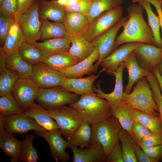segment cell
Wrapping results in <instances>:
<instances>
[{
  "label": "cell",
  "mask_w": 162,
  "mask_h": 162,
  "mask_svg": "<svg viewBox=\"0 0 162 162\" xmlns=\"http://www.w3.org/2000/svg\"><path fill=\"white\" fill-rule=\"evenodd\" d=\"M124 0H94L87 16L89 22L101 14L119 6Z\"/></svg>",
  "instance_id": "obj_36"
},
{
  "label": "cell",
  "mask_w": 162,
  "mask_h": 162,
  "mask_svg": "<svg viewBox=\"0 0 162 162\" xmlns=\"http://www.w3.org/2000/svg\"><path fill=\"white\" fill-rule=\"evenodd\" d=\"M133 51L140 65L150 72L162 60V48L154 45L140 43Z\"/></svg>",
  "instance_id": "obj_12"
},
{
  "label": "cell",
  "mask_w": 162,
  "mask_h": 162,
  "mask_svg": "<svg viewBox=\"0 0 162 162\" xmlns=\"http://www.w3.org/2000/svg\"><path fill=\"white\" fill-rule=\"evenodd\" d=\"M135 121L147 127L150 131L162 134V122L160 116H155L134 109Z\"/></svg>",
  "instance_id": "obj_34"
},
{
  "label": "cell",
  "mask_w": 162,
  "mask_h": 162,
  "mask_svg": "<svg viewBox=\"0 0 162 162\" xmlns=\"http://www.w3.org/2000/svg\"><path fill=\"white\" fill-rule=\"evenodd\" d=\"M27 42L39 50L44 57L61 52H69L71 44L70 38L68 36L62 38L47 40L41 42L36 41Z\"/></svg>",
  "instance_id": "obj_20"
},
{
  "label": "cell",
  "mask_w": 162,
  "mask_h": 162,
  "mask_svg": "<svg viewBox=\"0 0 162 162\" xmlns=\"http://www.w3.org/2000/svg\"><path fill=\"white\" fill-rule=\"evenodd\" d=\"M123 13V8L119 6L101 14L89 22L83 36L91 42L111 28L122 18Z\"/></svg>",
  "instance_id": "obj_7"
},
{
  "label": "cell",
  "mask_w": 162,
  "mask_h": 162,
  "mask_svg": "<svg viewBox=\"0 0 162 162\" xmlns=\"http://www.w3.org/2000/svg\"><path fill=\"white\" fill-rule=\"evenodd\" d=\"M40 40L64 38L68 36L63 22H51L47 20H40Z\"/></svg>",
  "instance_id": "obj_31"
},
{
  "label": "cell",
  "mask_w": 162,
  "mask_h": 162,
  "mask_svg": "<svg viewBox=\"0 0 162 162\" xmlns=\"http://www.w3.org/2000/svg\"><path fill=\"white\" fill-rule=\"evenodd\" d=\"M40 87L30 78H19L12 90L11 95L25 111L34 103Z\"/></svg>",
  "instance_id": "obj_11"
},
{
  "label": "cell",
  "mask_w": 162,
  "mask_h": 162,
  "mask_svg": "<svg viewBox=\"0 0 162 162\" xmlns=\"http://www.w3.org/2000/svg\"><path fill=\"white\" fill-rule=\"evenodd\" d=\"M128 18V16L122 18L110 29L91 41L99 53V58L94 64V73L97 71L102 61L109 55L117 47L116 45L117 34Z\"/></svg>",
  "instance_id": "obj_8"
},
{
  "label": "cell",
  "mask_w": 162,
  "mask_h": 162,
  "mask_svg": "<svg viewBox=\"0 0 162 162\" xmlns=\"http://www.w3.org/2000/svg\"><path fill=\"white\" fill-rule=\"evenodd\" d=\"M133 3L127 7L128 18L123 26V29L117 37L116 45L132 42L155 45L152 32L143 16L144 9L140 4Z\"/></svg>",
  "instance_id": "obj_1"
},
{
  "label": "cell",
  "mask_w": 162,
  "mask_h": 162,
  "mask_svg": "<svg viewBox=\"0 0 162 162\" xmlns=\"http://www.w3.org/2000/svg\"><path fill=\"white\" fill-rule=\"evenodd\" d=\"M8 55L4 50L3 47H0V73L5 70L6 69V61Z\"/></svg>",
  "instance_id": "obj_52"
},
{
  "label": "cell",
  "mask_w": 162,
  "mask_h": 162,
  "mask_svg": "<svg viewBox=\"0 0 162 162\" xmlns=\"http://www.w3.org/2000/svg\"><path fill=\"white\" fill-rule=\"evenodd\" d=\"M140 43L136 42L126 43L114 50L100 63V65L102 69L100 72L101 73L106 72L110 75L114 76L120 64Z\"/></svg>",
  "instance_id": "obj_16"
},
{
  "label": "cell",
  "mask_w": 162,
  "mask_h": 162,
  "mask_svg": "<svg viewBox=\"0 0 162 162\" xmlns=\"http://www.w3.org/2000/svg\"><path fill=\"white\" fill-rule=\"evenodd\" d=\"M123 63L128 75V82L124 92L128 94L131 93V88L135 82L140 79L146 77L151 72L146 70L140 65L133 51L124 60Z\"/></svg>",
  "instance_id": "obj_23"
},
{
  "label": "cell",
  "mask_w": 162,
  "mask_h": 162,
  "mask_svg": "<svg viewBox=\"0 0 162 162\" xmlns=\"http://www.w3.org/2000/svg\"><path fill=\"white\" fill-rule=\"evenodd\" d=\"M65 13L64 6L59 4L57 0L39 1L38 14L40 20L63 22Z\"/></svg>",
  "instance_id": "obj_22"
},
{
  "label": "cell",
  "mask_w": 162,
  "mask_h": 162,
  "mask_svg": "<svg viewBox=\"0 0 162 162\" xmlns=\"http://www.w3.org/2000/svg\"><path fill=\"white\" fill-rule=\"evenodd\" d=\"M146 146H152L162 144V134L150 132L140 142Z\"/></svg>",
  "instance_id": "obj_46"
},
{
  "label": "cell",
  "mask_w": 162,
  "mask_h": 162,
  "mask_svg": "<svg viewBox=\"0 0 162 162\" xmlns=\"http://www.w3.org/2000/svg\"><path fill=\"white\" fill-rule=\"evenodd\" d=\"M5 129L10 133L20 135L26 134L33 130L42 133L46 132L34 119L23 113L7 117Z\"/></svg>",
  "instance_id": "obj_14"
},
{
  "label": "cell",
  "mask_w": 162,
  "mask_h": 162,
  "mask_svg": "<svg viewBox=\"0 0 162 162\" xmlns=\"http://www.w3.org/2000/svg\"><path fill=\"white\" fill-rule=\"evenodd\" d=\"M94 0H78L74 4L64 6L66 12H76L87 16Z\"/></svg>",
  "instance_id": "obj_43"
},
{
  "label": "cell",
  "mask_w": 162,
  "mask_h": 162,
  "mask_svg": "<svg viewBox=\"0 0 162 162\" xmlns=\"http://www.w3.org/2000/svg\"><path fill=\"white\" fill-rule=\"evenodd\" d=\"M111 115L118 119L122 128L130 134L135 121L134 109L128 104H123L117 107L111 108Z\"/></svg>",
  "instance_id": "obj_30"
},
{
  "label": "cell",
  "mask_w": 162,
  "mask_h": 162,
  "mask_svg": "<svg viewBox=\"0 0 162 162\" xmlns=\"http://www.w3.org/2000/svg\"><path fill=\"white\" fill-rule=\"evenodd\" d=\"M6 117L0 114V136H2L5 131V123Z\"/></svg>",
  "instance_id": "obj_54"
},
{
  "label": "cell",
  "mask_w": 162,
  "mask_h": 162,
  "mask_svg": "<svg viewBox=\"0 0 162 162\" xmlns=\"http://www.w3.org/2000/svg\"><path fill=\"white\" fill-rule=\"evenodd\" d=\"M25 41V38L18 23L15 22L11 27L2 47L8 55L17 51Z\"/></svg>",
  "instance_id": "obj_29"
},
{
  "label": "cell",
  "mask_w": 162,
  "mask_h": 162,
  "mask_svg": "<svg viewBox=\"0 0 162 162\" xmlns=\"http://www.w3.org/2000/svg\"><path fill=\"white\" fill-rule=\"evenodd\" d=\"M17 8V0H4L0 5V10L14 17Z\"/></svg>",
  "instance_id": "obj_47"
},
{
  "label": "cell",
  "mask_w": 162,
  "mask_h": 162,
  "mask_svg": "<svg viewBox=\"0 0 162 162\" xmlns=\"http://www.w3.org/2000/svg\"><path fill=\"white\" fill-rule=\"evenodd\" d=\"M101 73L97 75L91 74L85 78H66L61 87L64 90L74 92L79 95L94 94L93 85Z\"/></svg>",
  "instance_id": "obj_19"
},
{
  "label": "cell",
  "mask_w": 162,
  "mask_h": 162,
  "mask_svg": "<svg viewBox=\"0 0 162 162\" xmlns=\"http://www.w3.org/2000/svg\"><path fill=\"white\" fill-rule=\"evenodd\" d=\"M39 1L36 0L17 22L27 42L40 40L41 22L38 14Z\"/></svg>",
  "instance_id": "obj_10"
},
{
  "label": "cell",
  "mask_w": 162,
  "mask_h": 162,
  "mask_svg": "<svg viewBox=\"0 0 162 162\" xmlns=\"http://www.w3.org/2000/svg\"><path fill=\"white\" fill-rule=\"evenodd\" d=\"M92 129L90 125L84 121L67 140L70 146L83 148L90 145Z\"/></svg>",
  "instance_id": "obj_32"
},
{
  "label": "cell",
  "mask_w": 162,
  "mask_h": 162,
  "mask_svg": "<svg viewBox=\"0 0 162 162\" xmlns=\"http://www.w3.org/2000/svg\"><path fill=\"white\" fill-rule=\"evenodd\" d=\"M124 67L123 62L119 65L114 74L115 78V85L113 91L109 94L104 92L102 90L100 81L93 86V90L98 97L104 99L108 102L111 108L117 107L124 104V92H123V73Z\"/></svg>",
  "instance_id": "obj_15"
},
{
  "label": "cell",
  "mask_w": 162,
  "mask_h": 162,
  "mask_svg": "<svg viewBox=\"0 0 162 162\" xmlns=\"http://www.w3.org/2000/svg\"><path fill=\"white\" fill-rule=\"evenodd\" d=\"M119 138L122 143L124 162H137L135 152L136 143L131 135L122 128L119 132Z\"/></svg>",
  "instance_id": "obj_35"
},
{
  "label": "cell",
  "mask_w": 162,
  "mask_h": 162,
  "mask_svg": "<svg viewBox=\"0 0 162 162\" xmlns=\"http://www.w3.org/2000/svg\"><path fill=\"white\" fill-rule=\"evenodd\" d=\"M68 36H83L89 22L87 16L76 12H66L63 22Z\"/></svg>",
  "instance_id": "obj_18"
},
{
  "label": "cell",
  "mask_w": 162,
  "mask_h": 162,
  "mask_svg": "<svg viewBox=\"0 0 162 162\" xmlns=\"http://www.w3.org/2000/svg\"><path fill=\"white\" fill-rule=\"evenodd\" d=\"M36 0H17V10L14 16L17 22L21 15L25 12Z\"/></svg>",
  "instance_id": "obj_49"
},
{
  "label": "cell",
  "mask_w": 162,
  "mask_h": 162,
  "mask_svg": "<svg viewBox=\"0 0 162 162\" xmlns=\"http://www.w3.org/2000/svg\"><path fill=\"white\" fill-rule=\"evenodd\" d=\"M137 144L148 157L159 162L162 161V144L152 146H145L140 143Z\"/></svg>",
  "instance_id": "obj_45"
},
{
  "label": "cell",
  "mask_w": 162,
  "mask_h": 162,
  "mask_svg": "<svg viewBox=\"0 0 162 162\" xmlns=\"http://www.w3.org/2000/svg\"><path fill=\"white\" fill-rule=\"evenodd\" d=\"M47 110L67 140L72 136L84 121L80 113L70 105H64Z\"/></svg>",
  "instance_id": "obj_5"
},
{
  "label": "cell",
  "mask_w": 162,
  "mask_h": 162,
  "mask_svg": "<svg viewBox=\"0 0 162 162\" xmlns=\"http://www.w3.org/2000/svg\"><path fill=\"white\" fill-rule=\"evenodd\" d=\"M6 67L16 71L20 78H30L32 72V65L26 62L21 57L18 50L7 55Z\"/></svg>",
  "instance_id": "obj_28"
},
{
  "label": "cell",
  "mask_w": 162,
  "mask_h": 162,
  "mask_svg": "<svg viewBox=\"0 0 162 162\" xmlns=\"http://www.w3.org/2000/svg\"><path fill=\"white\" fill-rule=\"evenodd\" d=\"M135 154L137 162H159L157 160L148 157L137 144L135 147Z\"/></svg>",
  "instance_id": "obj_50"
},
{
  "label": "cell",
  "mask_w": 162,
  "mask_h": 162,
  "mask_svg": "<svg viewBox=\"0 0 162 162\" xmlns=\"http://www.w3.org/2000/svg\"><path fill=\"white\" fill-rule=\"evenodd\" d=\"M15 22L14 16H10L0 10V47L3 46L10 29Z\"/></svg>",
  "instance_id": "obj_41"
},
{
  "label": "cell",
  "mask_w": 162,
  "mask_h": 162,
  "mask_svg": "<svg viewBox=\"0 0 162 162\" xmlns=\"http://www.w3.org/2000/svg\"><path fill=\"white\" fill-rule=\"evenodd\" d=\"M81 115L84 121L92 125L101 122L111 115V107L106 100L94 94H83L69 105Z\"/></svg>",
  "instance_id": "obj_2"
},
{
  "label": "cell",
  "mask_w": 162,
  "mask_h": 162,
  "mask_svg": "<svg viewBox=\"0 0 162 162\" xmlns=\"http://www.w3.org/2000/svg\"><path fill=\"white\" fill-rule=\"evenodd\" d=\"M22 142L15 139L13 134L5 130L0 136V147L8 156L11 158V162L19 161Z\"/></svg>",
  "instance_id": "obj_27"
},
{
  "label": "cell",
  "mask_w": 162,
  "mask_h": 162,
  "mask_svg": "<svg viewBox=\"0 0 162 162\" xmlns=\"http://www.w3.org/2000/svg\"><path fill=\"white\" fill-rule=\"evenodd\" d=\"M35 133L46 140L50 147L51 156L56 162H67L69 161L70 155L66 152V149L69 147V144L62 138V133L60 130L44 133L35 131Z\"/></svg>",
  "instance_id": "obj_13"
},
{
  "label": "cell",
  "mask_w": 162,
  "mask_h": 162,
  "mask_svg": "<svg viewBox=\"0 0 162 162\" xmlns=\"http://www.w3.org/2000/svg\"><path fill=\"white\" fill-rule=\"evenodd\" d=\"M35 138L32 134L26 135L22 142V148L19 157V161L37 162L38 159V151L33 145V141Z\"/></svg>",
  "instance_id": "obj_39"
},
{
  "label": "cell",
  "mask_w": 162,
  "mask_h": 162,
  "mask_svg": "<svg viewBox=\"0 0 162 162\" xmlns=\"http://www.w3.org/2000/svg\"><path fill=\"white\" fill-rule=\"evenodd\" d=\"M158 68L162 77V60L158 66Z\"/></svg>",
  "instance_id": "obj_56"
},
{
  "label": "cell",
  "mask_w": 162,
  "mask_h": 162,
  "mask_svg": "<svg viewBox=\"0 0 162 162\" xmlns=\"http://www.w3.org/2000/svg\"><path fill=\"white\" fill-rule=\"evenodd\" d=\"M146 77L152 90L153 97L158 106L162 122V95L159 84L152 72Z\"/></svg>",
  "instance_id": "obj_42"
},
{
  "label": "cell",
  "mask_w": 162,
  "mask_h": 162,
  "mask_svg": "<svg viewBox=\"0 0 162 162\" xmlns=\"http://www.w3.org/2000/svg\"><path fill=\"white\" fill-rule=\"evenodd\" d=\"M137 0H132L133 3H135ZM152 4L155 7L158 13L160 21L162 34V0H146Z\"/></svg>",
  "instance_id": "obj_51"
},
{
  "label": "cell",
  "mask_w": 162,
  "mask_h": 162,
  "mask_svg": "<svg viewBox=\"0 0 162 162\" xmlns=\"http://www.w3.org/2000/svg\"><path fill=\"white\" fill-rule=\"evenodd\" d=\"M18 51L22 58L32 65L42 62L44 57L39 50L26 41L22 45Z\"/></svg>",
  "instance_id": "obj_38"
},
{
  "label": "cell",
  "mask_w": 162,
  "mask_h": 162,
  "mask_svg": "<svg viewBox=\"0 0 162 162\" xmlns=\"http://www.w3.org/2000/svg\"><path fill=\"white\" fill-rule=\"evenodd\" d=\"M0 96L10 95L16 82L20 78L18 74L9 68L0 73Z\"/></svg>",
  "instance_id": "obj_37"
},
{
  "label": "cell",
  "mask_w": 162,
  "mask_h": 162,
  "mask_svg": "<svg viewBox=\"0 0 162 162\" xmlns=\"http://www.w3.org/2000/svg\"><path fill=\"white\" fill-rule=\"evenodd\" d=\"M26 115L34 119L46 130L51 131L59 129L56 122L50 116L47 110L35 103L24 111Z\"/></svg>",
  "instance_id": "obj_24"
},
{
  "label": "cell",
  "mask_w": 162,
  "mask_h": 162,
  "mask_svg": "<svg viewBox=\"0 0 162 162\" xmlns=\"http://www.w3.org/2000/svg\"><path fill=\"white\" fill-rule=\"evenodd\" d=\"M150 132L147 127L135 121L131 128L130 135L137 144L140 142L142 139Z\"/></svg>",
  "instance_id": "obj_44"
},
{
  "label": "cell",
  "mask_w": 162,
  "mask_h": 162,
  "mask_svg": "<svg viewBox=\"0 0 162 162\" xmlns=\"http://www.w3.org/2000/svg\"><path fill=\"white\" fill-rule=\"evenodd\" d=\"M91 126L90 145L99 142L107 157L120 141L119 134L122 128L119 121L111 115L103 121Z\"/></svg>",
  "instance_id": "obj_4"
},
{
  "label": "cell",
  "mask_w": 162,
  "mask_h": 162,
  "mask_svg": "<svg viewBox=\"0 0 162 162\" xmlns=\"http://www.w3.org/2000/svg\"><path fill=\"white\" fill-rule=\"evenodd\" d=\"M152 72L157 80L162 95V77L158 70V66L154 69Z\"/></svg>",
  "instance_id": "obj_53"
},
{
  "label": "cell",
  "mask_w": 162,
  "mask_h": 162,
  "mask_svg": "<svg viewBox=\"0 0 162 162\" xmlns=\"http://www.w3.org/2000/svg\"><path fill=\"white\" fill-rule=\"evenodd\" d=\"M69 147L73 152V162H107V157L99 142L91 144L84 149L72 146Z\"/></svg>",
  "instance_id": "obj_17"
},
{
  "label": "cell",
  "mask_w": 162,
  "mask_h": 162,
  "mask_svg": "<svg viewBox=\"0 0 162 162\" xmlns=\"http://www.w3.org/2000/svg\"><path fill=\"white\" fill-rule=\"evenodd\" d=\"M30 78L40 88H49L62 86L66 77L63 73L41 62L32 65Z\"/></svg>",
  "instance_id": "obj_9"
},
{
  "label": "cell",
  "mask_w": 162,
  "mask_h": 162,
  "mask_svg": "<svg viewBox=\"0 0 162 162\" xmlns=\"http://www.w3.org/2000/svg\"><path fill=\"white\" fill-rule=\"evenodd\" d=\"M42 62L54 69L62 72L80 62L69 52H67L44 57Z\"/></svg>",
  "instance_id": "obj_25"
},
{
  "label": "cell",
  "mask_w": 162,
  "mask_h": 162,
  "mask_svg": "<svg viewBox=\"0 0 162 162\" xmlns=\"http://www.w3.org/2000/svg\"><path fill=\"white\" fill-rule=\"evenodd\" d=\"M107 162H124L121 145L119 142L114 147L107 157Z\"/></svg>",
  "instance_id": "obj_48"
},
{
  "label": "cell",
  "mask_w": 162,
  "mask_h": 162,
  "mask_svg": "<svg viewBox=\"0 0 162 162\" xmlns=\"http://www.w3.org/2000/svg\"><path fill=\"white\" fill-rule=\"evenodd\" d=\"M99 53L96 49L88 58L65 70L62 73L68 78H82L85 75H90L94 72V62L98 61Z\"/></svg>",
  "instance_id": "obj_21"
},
{
  "label": "cell",
  "mask_w": 162,
  "mask_h": 162,
  "mask_svg": "<svg viewBox=\"0 0 162 162\" xmlns=\"http://www.w3.org/2000/svg\"><path fill=\"white\" fill-rule=\"evenodd\" d=\"M4 0H0V5L2 3Z\"/></svg>",
  "instance_id": "obj_57"
},
{
  "label": "cell",
  "mask_w": 162,
  "mask_h": 162,
  "mask_svg": "<svg viewBox=\"0 0 162 162\" xmlns=\"http://www.w3.org/2000/svg\"><path fill=\"white\" fill-rule=\"evenodd\" d=\"M80 96L65 91L60 86L49 88H40L35 100L46 110L74 104L80 99Z\"/></svg>",
  "instance_id": "obj_6"
},
{
  "label": "cell",
  "mask_w": 162,
  "mask_h": 162,
  "mask_svg": "<svg viewBox=\"0 0 162 162\" xmlns=\"http://www.w3.org/2000/svg\"><path fill=\"white\" fill-rule=\"evenodd\" d=\"M124 103L129 104L134 109L151 115H160L152 90L146 77L136 82L131 92L128 94L124 92Z\"/></svg>",
  "instance_id": "obj_3"
},
{
  "label": "cell",
  "mask_w": 162,
  "mask_h": 162,
  "mask_svg": "<svg viewBox=\"0 0 162 162\" xmlns=\"http://www.w3.org/2000/svg\"><path fill=\"white\" fill-rule=\"evenodd\" d=\"M23 112L24 111L11 94L1 96L0 114L7 117Z\"/></svg>",
  "instance_id": "obj_40"
},
{
  "label": "cell",
  "mask_w": 162,
  "mask_h": 162,
  "mask_svg": "<svg viewBox=\"0 0 162 162\" xmlns=\"http://www.w3.org/2000/svg\"><path fill=\"white\" fill-rule=\"evenodd\" d=\"M78 0H57L60 4L64 6L72 5L74 4Z\"/></svg>",
  "instance_id": "obj_55"
},
{
  "label": "cell",
  "mask_w": 162,
  "mask_h": 162,
  "mask_svg": "<svg viewBox=\"0 0 162 162\" xmlns=\"http://www.w3.org/2000/svg\"><path fill=\"white\" fill-rule=\"evenodd\" d=\"M135 3H138L144 8L147 15L148 24L152 32L155 45L162 48V39L160 33V25L158 16L152 10L150 3L146 0H137Z\"/></svg>",
  "instance_id": "obj_33"
},
{
  "label": "cell",
  "mask_w": 162,
  "mask_h": 162,
  "mask_svg": "<svg viewBox=\"0 0 162 162\" xmlns=\"http://www.w3.org/2000/svg\"><path fill=\"white\" fill-rule=\"evenodd\" d=\"M70 38L71 45L69 52L80 62L89 57L95 49L91 42L87 40L83 36Z\"/></svg>",
  "instance_id": "obj_26"
}]
</instances>
